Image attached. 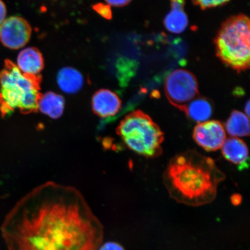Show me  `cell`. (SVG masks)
<instances>
[{
  "label": "cell",
  "mask_w": 250,
  "mask_h": 250,
  "mask_svg": "<svg viewBox=\"0 0 250 250\" xmlns=\"http://www.w3.org/2000/svg\"><path fill=\"white\" fill-rule=\"evenodd\" d=\"M222 154L227 161L238 167L240 170L248 168L249 165V150L246 144L236 137L225 140L222 146Z\"/></svg>",
  "instance_id": "30bf717a"
},
{
  "label": "cell",
  "mask_w": 250,
  "mask_h": 250,
  "mask_svg": "<svg viewBox=\"0 0 250 250\" xmlns=\"http://www.w3.org/2000/svg\"><path fill=\"white\" fill-rule=\"evenodd\" d=\"M230 0H192L193 4L203 10L226 4Z\"/></svg>",
  "instance_id": "e0dca14e"
},
{
  "label": "cell",
  "mask_w": 250,
  "mask_h": 250,
  "mask_svg": "<svg viewBox=\"0 0 250 250\" xmlns=\"http://www.w3.org/2000/svg\"><path fill=\"white\" fill-rule=\"evenodd\" d=\"M17 65L23 74L39 76L44 67V60L39 49L29 47L19 54Z\"/></svg>",
  "instance_id": "8fae6325"
},
{
  "label": "cell",
  "mask_w": 250,
  "mask_h": 250,
  "mask_svg": "<svg viewBox=\"0 0 250 250\" xmlns=\"http://www.w3.org/2000/svg\"><path fill=\"white\" fill-rule=\"evenodd\" d=\"M165 92L170 104L184 112L188 104L199 96L198 81L191 72L174 70L165 80Z\"/></svg>",
  "instance_id": "8992f818"
},
{
  "label": "cell",
  "mask_w": 250,
  "mask_h": 250,
  "mask_svg": "<svg viewBox=\"0 0 250 250\" xmlns=\"http://www.w3.org/2000/svg\"><path fill=\"white\" fill-rule=\"evenodd\" d=\"M42 77L25 74L10 60L0 71V111L2 115L18 109L28 114L39 111Z\"/></svg>",
  "instance_id": "3957f363"
},
{
  "label": "cell",
  "mask_w": 250,
  "mask_h": 250,
  "mask_svg": "<svg viewBox=\"0 0 250 250\" xmlns=\"http://www.w3.org/2000/svg\"><path fill=\"white\" fill-rule=\"evenodd\" d=\"M250 20L243 14L233 16L222 24L214 40L217 57L238 73L250 67Z\"/></svg>",
  "instance_id": "277c9868"
},
{
  "label": "cell",
  "mask_w": 250,
  "mask_h": 250,
  "mask_svg": "<svg viewBox=\"0 0 250 250\" xmlns=\"http://www.w3.org/2000/svg\"><path fill=\"white\" fill-rule=\"evenodd\" d=\"M117 133L128 148L146 158L162 153L164 134L151 117L142 111L131 112L122 120Z\"/></svg>",
  "instance_id": "5b68a950"
},
{
  "label": "cell",
  "mask_w": 250,
  "mask_h": 250,
  "mask_svg": "<svg viewBox=\"0 0 250 250\" xmlns=\"http://www.w3.org/2000/svg\"><path fill=\"white\" fill-rule=\"evenodd\" d=\"M226 179L216 164L196 150H188L170 159L163 175L171 198L190 206H201L214 201L218 186Z\"/></svg>",
  "instance_id": "7a4b0ae2"
},
{
  "label": "cell",
  "mask_w": 250,
  "mask_h": 250,
  "mask_svg": "<svg viewBox=\"0 0 250 250\" xmlns=\"http://www.w3.org/2000/svg\"><path fill=\"white\" fill-rule=\"evenodd\" d=\"M132 0H105L107 4L109 6L115 7H124L129 4Z\"/></svg>",
  "instance_id": "ffe728a7"
},
{
  "label": "cell",
  "mask_w": 250,
  "mask_h": 250,
  "mask_svg": "<svg viewBox=\"0 0 250 250\" xmlns=\"http://www.w3.org/2000/svg\"><path fill=\"white\" fill-rule=\"evenodd\" d=\"M213 110V103L210 100L198 96L188 104L184 112L190 121L201 124L211 117Z\"/></svg>",
  "instance_id": "4fadbf2b"
},
{
  "label": "cell",
  "mask_w": 250,
  "mask_h": 250,
  "mask_svg": "<svg viewBox=\"0 0 250 250\" xmlns=\"http://www.w3.org/2000/svg\"><path fill=\"white\" fill-rule=\"evenodd\" d=\"M56 80L60 89L67 94L79 92L83 88L84 83L82 74L71 67L61 68L58 72Z\"/></svg>",
  "instance_id": "5bb4252c"
},
{
  "label": "cell",
  "mask_w": 250,
  "mask_h": 250,
  "mask_svg": "<svg viewBox=\"0 0 250 250\" xmlns=\"http://www.w3.org/2000/svg\"><path fill=\"white\" fill-rule=\"evenodd\" d=\"M250 101H248V102H247L246 104V105H245V112H246V114H247V116H248V117H249V115H250Z\"/></svg>",
  "instance_id": "7402d4cb"
},
{
  "label": "cell",
  "mask_w": 250,
  "mask_h": 250,
  "mask_svg": "<svg viewBox=\"0 0 250 250\" xmlns=\"http://www.w3.org/2000/svg\"><path fill=\"white\" fill-rule=\"evenodd\" d=\"M8 250H98L104 227L75 188L47 182L31 190L2 224Z\"/></svg>",
  "instance_id": "6da1fadb"
},
{
  "label": "cell",
  "mask_w": 250,
  "mask_h": 250,
  "mask_svg": "<svg viewBox=\"0 0 250 250\" xmlns=\"http://www.w3.org/2000/svg\"><path fill=\"white\" fill-rule=\"evenodd\" d=\"M121 104L119 96L110 90L100 89L92 97L93 111L103 118L115 116L120 111Z\"/></svg>",
  "instance_id": "9c48e42d"
},
{
  "label": "cell",
  "mask_w": 250,
  "mask_h": 250,
  "mask_svg": "<svg viewBox=\"0 0 250 250\" xmlns=\"http://www.w3.org/2000/svg\"><path fill=\"white\" fill-rule=\"evenodd\" d=\"M65 101L63 97L53 92H48L41 96L39 110L52 119H58L63 113Z\"/></svg>",
  "instance_id": "9a60e30c"
},
{
  "label": "cell",
  "mask_w": 250,
  "mask_h": 250,
  "mask_svg": "<svg viewBox=\"0 0 250 250\" xmlns=\"http://www.w3.org/2000/svg\"><path fill=\"white\" fill-rule=\"evenodd\" d=\"M93 8L97 13L101 15L102 17L107 19V20H111L112 18V11L110 6L107 4H99L93 5Z\"/></svg>",
  "instance_id": "ac0fdd59"
},
{
  "label": "cell",
  "mask_w": 250,
  "mask_h": 250,
  "mask_svg": "<svg viewBox=\"0 0 250 250\" xmlns=\"http://www.w3.org/2000/svg\"><path fill=\"white\" fill-rule=\"evenodd\" d=\"M170 1L171 9L165 18V26L171 33H183L188 25V19L184 9L185 0H170Z\"/></svg>",
  "instance_id": "7c38bea8"
},
{
  "label": "cell",
  "mask_w": 250,
  "mask_h": 250,
  "mask_svg": "<svg viewBox=\"0 0 250 250\" xmlns=\"http://www.w3.org/2000/svg\"><path fill=\"white\" fill-rule=\"evenodd\" d=\"M228 134L232 137L249 136L250 134L249 118L245 114L233 111L226 124Z\"/></svg>",
  "instance_id": "2e32d148"
},
{
  "label": "cell",
  "mask_w": 250,
  "mask_h": 250,
  "mask_svg": "<svg viewBox=\"0 0 250 250\" xmlns=\"http://www.w3.org/2000/svg\"><path fill=\"white\" fill-rule=\"evenodd\" d=\"M6 14H7L6 6L4 2L2 0H0V25L4 21Z\"/></svg>",
  "instance_id": "44dd1931"
},
{
  "label": "cell",
  "mask_w": 250,
  "mask_h": 250,
  "mask_svg": "<svg viewBox=\"0 0 250 250\" xmlns=\"http://www.w3.org/2000/svg\"><path fill=\"white\" fill-rule=\"evenodd\" d=\"M98 250H125L124 249L119 245L118 243L114 242H108L102 243Z\"/></svg>",
  "instance_id": "d6986e66"
},
{
  "label": "cell",
  "mask_w": 250,
  "mask_h": 250,
  "mask_svg": "<svg viewBox=\"0 0 250 250\" xmlns=\"http://www.w3.org/2000/svg\"><path fill=\"white\" fill-rule=\"evenodd\" d=\"M193 138L206 151H215L223 146L226 139V133L220 122L206 121L195 126Z\"/></svg>",
  "instance_id": "ba28073f"
},
{
  "label": "cell",
  "mask_w": 250,
  "mask_h": 250,
  "mask_svg": "<svg viewBox=\"0 0 250 250\" xmlns=\"http://www.w3.org/2000/svg\"><path fill=\"white\" fill-rule=\"evenodd\" d=\"M31 27L20 17H12L0 25V41L11 49H18L26 45L31 38Z\"/></svg>",
  "instance_id": "52a82bcc"
}]
</instances>
